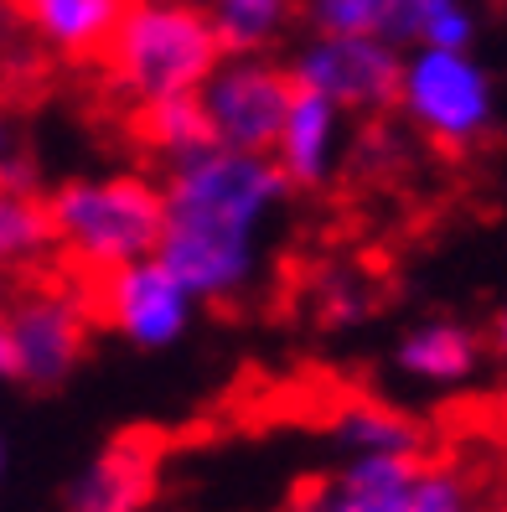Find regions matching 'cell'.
Returning a JSON list of instances; mask_svg holds the SVG:
<instances>
[{
  "label": "cell",
  "mask_w": 507,
  "mask_h": 512,
  "mask_svg": "<svg viewBox=\"0 0 507 512\" xmlns=\"http://www.w3.org/2000/svg\"><path fill=\"white\" fill-rule=\"evenodd\" d=\"M140 114V140L151 156H161L166 166L171 161H182V156H197L202 145H213L207 140V119H202V104L197 94L192 99H161L151 109H135Z\"/></svg>",
  "instance_id": "obj_18"
},
{
  "label": "cell",
  "mask_w": 507,
  "mask_h": 512,
  "mask_svg": "<svg viewBox=\"0 0 507 512\" xmlns=\"http://www.w3.org/2000/svg\"><path fill=\"white\" fill-rule=\"evenodd\" d=\"M409 512H497L482 502L476 481L461 466H420V481H414V502Z\"/></svg>",
  "instance_id": "obj_20"
},
{
  "label": "cell",
  "mask_w": 507,
  "mask_h": 512,
  "mask_svg": "<svg viewBox=\"0 0 507 512\" xmlns=\"http://www.w3.org/2000/svg\"><path fill=\"white\" fill-rule=\"evenodd\" d=\"M0 466H6V445H0Z\"/></svg>",
  "instance_id": "obj_24"
},
{
  "label": "cell",
  "mask_w": 507,
  "mask_h": 512,
  "mask_svg": "<svg viewBox=\"0 0 507 512\" xmlns=\"http://www.w3.org/2000/svg\"><path fill=\"white\" fill-rule=\"evenodd\" d=\"M311 306L326 326H363L373 316V285L352 264H326L311 280Z\"/></svg>",
  "instance_id": "obj_19"
},
{
  "label": "cell",
  "mask_w": 507,
  "mask_h": 512,
  "mask_svg": "<svg viewBox=\"0 0 507 512\" xmlns=\"http://www.w3.org/2000/svg\"><path fill=\"white\" fill-rule=\"evenodd\" d=\"M285 68L295 88H306V94L337 104L347 114H383V109H394L404 52L378 37H357V32H311L290 52Z\"/></svg>",
  "instance_id": "obj_7"
},
{
  "label": "cell",
  "mask_w": 507,
  "mask_h": 512,
  "mask_svg": "<svg viewBox=\"0 0 507 512\" xmlns=\"http://www.w3.org/2000/svg\"><path fill=\"white\" fill-rule=\"evenodd\" d=\"M342 456H420V425L383 399H342L326 419Z\"/></svg>",
  "instance_id": "obj_16"
},
{
  "label": "cell",
  "mask_w": 507,
  "mask_h": 512,
  "mask_svg": "<svg viewBox=\"0 0 507 512\" xmlns=\"http://www.w3.org/2000/svg\"><path fill=\"white\" fill-rule=\"evenodd\" d=\"M487 331H476L471 321L456 316H425L399 331L394 342V368L404 383L430 388V394H456V388L476 383L487 368Z\"/></svg>",
  "instance_id": "obj_10"
},
{
  "label": "cell",
  "mask_w": 507,
  "mask_h": 512,
  "mask_svg": "<svg viewBox=\"0 0 507 512\" xmlns=\"http://www.w3.org/2000/svg\"><path fill=\"white\" fill-rule=\"evenodd\" d=\"M197 306L202 300L192 295V285L176 275L161 254L114 269V275H104L99 290H94L99 321L140 352H166L176 342H187Z\"/></svg>",
  "instance_id": "obj_8"
},
{
  "label": "cell",
  "mask_w": 507,
  "mask_h": 512,
  "mask_svg": "<svg viewBox=\"0 0 507 512\" xmlns=\"http://www.w3.org/2000/svg\"><path fill=\"white\" fill-rule=\"evenodd\" d=\"M420 466V456H342L285 512H409Z\"/></svg>",
  "instance_id": "obj_12"
},
{
  "label": "cell",
  "mask_w": 507,
  "mask_h": 512,
  "mask_svg": "<svg viewBox=\"0 0 507 512\" xmlns=\"http://www.w3.org/2000/svg\"><path fill=\"white\" fill-rule=\"evenodd\" d=\"M47 233L68 269L104 280L161 249V182L140 171H88L52 187Z\"/></svg>",
  "instance_id": "obj_3"
},
{
  "label": "cell",
  "mask_w": 507,
  "mask_h": 512,
  "mask_svg": "<svg viewBox=\"0 0 507 512\" xmlns=\"http://www.w3.org/2000/svg\"><path fill=\"white\" fill-rule=\"evenodd\" d=\"M0 378H11V331H6V306H0Z\"/></svg>",
  "instance_id": "obj_23"
},
{
  "label": "cell",
  "mask_w": 507,
  "mask_h": 512,
  "mask_svg": "<svg viewBox=\"0 0 507 512\" xmlns=\"http://www.w3.org/2000/svg\"><path fill=\"white\" fill-rule=\"evenodd\" d=\"M130 0H16V21L47 57L99 63Z\"/></svg>",
  "instance_id": "obj_13"
},
{
  "label": "cell",
  "mask_w": 507,
  "mask_h": 512,
  "mask_svg": "<svg viewBox=\"0 0 507 512\" xmlns=\"http://www.w3.org/2000/svg\"><path fill=\"white\" fill-rule=\"evenodd\" d=\"M47 254V202L32 192V176L11 161L0 171V285H21Z\"/></svg>",
  "instance_id": "obj_15"
},
{
  "label": "cell",
  "mask_w": 507,
  "mask_h": 512,
  "mask_svg": "<svg viewBox=\"0 0 507 512\" xmlns=\"http://www.w3.org/2000/svg\"><path fill=\"white\" fill-rule=\"evenodd\" d=\"M16 161V94H11V78L0 68V171Z\"/></svg>",
  "instance_id": "obj_21"
},
{
  "label": "cell",
  "mask_w": 507,
  "mask_h": 512,
  "mask_svg": "<svg viewBox=\"0 0 507 512\" xmlns=\"http://www.w3.org/2000/svg\"><path fill=\"white\" fill-rule=\"evenodd\" d=\"M156 497V450L145 440H114L63 492V512H145Z\"/></svg>",
  "instance_id": "obj_14"
},
{
  "label": "cell",
  "mask_w": 507,
  "mask_h": 512,
  "mask_svg": "<svg viewBox=\"0 0 507 512\" xmlns=\"http://www.w3.org/2000/svg\"><path fill=\"white\" fill-rule=\"evenodd\" d=\"M207 16H213L223 52H270L285 32L301 0H202Z\"/></svg>",
  "instance_id": "obj_17"
},
{
  "label": "cell",
  "mask_w": 507,
  "mask_h": 512,
  "mask_svg": "<svg viewBox=\"0 0 507 512\" xmlns=\"http://www.w3.org/2000/svg\"><path fill=\"white\" fill-rule=\"evenodd\" d=\"M99 63L130 109H151L192 99L223 63V37L202 0H130Z\"/></svg>",
  "instance_id": "obj_2"
},
{
  "label": "cell",
  "mask_w": 507,
  "mask_h": 512,
  "mask_svg": "<svg viewBox=\"0 0 507 512\" xmlns=\"http://www.w3.org/2000/svg\"><path fill=\"white\" fill-rule=\"evenodd\" d=\"M311 32H357L399 52L414 47H476L471 0H301Z\"/></svg>",
  "instance_id": "obj_9"
},
{
  "label": "cell",
  "mask_w": 507,
  "mask_h": 512,
  "mask_svg": "<svg viewBox=\"0 0 507 512\" xmlns=\"http://www.w3.org/2000/svg\"><path fill=\"white\" fill-rule=\"evenodd\" d=\"M347 109L326 104L316 94H306V88H295L290 99V114L280 125V140H275V166L285 171L290 192H321L332 187L342 166H347V145H352V125H347Z\"/></svg>",
  "instance_id": "obj_11"
},
{
  "label": "cell",
  "mask_w": 507,
  "mask_h": 512,
  "mask_svg": "<svg viewBox=\"0 0 507 512\" xmlns=\"http://www.w3.org/2000/svg\"><path fill=\"white\" fill-rule=\"evenodd\" d=\"M290 182L275 156L202 145L161 176V259L197 300L249 295L270 259Z\"/></svg>",
  "instance_id": "obj_1"
},
{
  "label": "cell",
  "mask_w": 507,
  "mask_h": 512,
  "mask_svg": "<svg viewBox=\"0 0 507 512\" xmlns=\"http://www.w3.org/2000/svg\"><path fill=\"white\" fill-rule=\"evenodd\" d=\"M290 99H295V78L270 52H223L213 78L197 88L207 140L223 150H249V156L275 150Z\"/></svg>",
  "instance_id": "obj_6"
},
{
  "label": "cell",
  "mask_w": 507,
  "mask_h": 512,
  "mask_svg": "<svg viewBox=\"0 0 507 512\" xmlns=\"http://www.w3.org/2000/svg\"><path fill=\"white\" fill-rule=\"evenodd\" d=\"M394 109L409 119L414 135H425L451 156H466L492 140L502 88L497 73L476 57V47H414L404 52Z\"/></svg>",
  "instance_id": "obj_4"
},
{
  "label": "cell",
  "mask_w": 507,
  "mask_h": 512,
  "mask_svg": "<svg viewBox=\"0 0 507 512\" xmlns=\"http://www.w3.org/2000/svg\"><path fill=\"white\" fill-rule=\"evenodd\" d=\"M94 300L73 280H21L6 300V331H11V378L52 388L73 378L83 363L88 337H94Z\"/></svg>",
  "instance_id": "obj_5"
},
{
  "label": "cell",
  "mask_w": 507,
  "mask_h": 512,
  "mask_svg": "<svg viewBox=\"0 0 507 512\" xmlns=\"http://www.w3.org/2000/svg\"><path fill=\"white\" fill-rule=\"evenodd\" d=\"M487 347H492V357L507 368V300L497 306V316H492V326H487Z\"/></svg>",
  "instance_id": "obj_22"
}]
</instances>
